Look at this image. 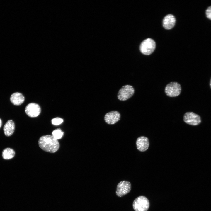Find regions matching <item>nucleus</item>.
Masks as SVG:
<instances>
[{
	"label": "nucleus",
	"instance_id": "nucleus-18",
	"mask_svg": "<svg viewBox=\"0 0 211 211\" xmlns=\"http://www.w3.org/2000/svg\"><path fill=\"white\" fill-rule=\"evenodd\" d=\"M2 124V122L1 120L0 119V128L1 127Z\"/></svg>",
	"mask_w": 211,
	"mask_h": 211
},
{
	"label": "nucleus",
	"instance_id": "nucleus-7",
	"mask_svg": "<svg viewBox=\"0 0 211 211\" xmlns=\"http://www.w3.org/2000/svg\"><path fill=\"white\" fill-rule=\"evenodd\" d=\"M183 120L186 123L193 126L198 125L201 121L200 117L198 115L191 112L185 113Z\"/></svg>",
	"mask_w": 211,
	"mask_h": 211
},
{
	"label": "nucleus",
	"instance_id": "nucleus-6",
	"mask_svg": "<svg viewBox=\"0 0 211 211\" xmlns=\"http://www.w3.org/2000/svg\"><path fill=\"white\" fill-rule=\"evenodd\" d=\"M131 184L127 181H122L117 185L116 194L119 197H122L129 193L131 190Z\"/></svg>",
	"mask_w": 211,
	"mask_h": 211
},
{
	"label": "nucleus",
	"instance_id": "nucleus-13",
	"mask_svg": "<svg viewBox=\"0 0 211 211\" xmlns=\"http://www.w3.org/2000/svg\"><path fill=\"white\" fill-rule=\"evenodd\" d=\"M15 127L13 121L11 120H8L4 126L3 130L5 135L7 136L11 135L14 132Z\"/></svg>",
	"mask_w": 211,
	"mask_h": 211
},
{
	"label": "nucleus",
	"instance_id": "nucleus-12",
	"mask_svg": "<svg viewBox=\"0 0 211 211\" xmlns=\"http://www.w3.org/2000/svg\"><path fill=\"white\" fill-rule=\"evenodd\" d=\"M10 100L12 104L15 105H20L24 102L25 98L21 93L17 92L13 93L10 97Z\"/></svg>",
	"mask_w": 211,
	"mask_h": 211
},
{
	"label": "nucleus",
	"instance_id": "nucleus-17",
	"mask_svg": "<svg viewBox=\"0 0 211 211\" xmlns=\"http://www.w3.org/2000/svg\"><path fill=\"white\" fill-rule=\"evenodd\" d=\"M206 14L207 17L211 20V6L209 7L206 10Z\"/></svg>",
	"mask_w": 211,
	"mask_h": 211
},
{
	"label": "nucleus",
	"instance_id": "nucleus-16",
	"mask_svg": "<svg viewBox=\"0 0 211 211\" xmlns=\"http://www.w3.org/2000/svg\"><path fill=\"white\" fill-rule=\"evenodd\" d=\"M52 123L54 125H58L62 123L63 121V119L59 117L55 118H53L52 120Z\"/></svg>",
	"mask_w": 211,
	"mask_h": 211
},
{
	"label": "nucleus",
	"instance_id": "nucleus-9",
	"mask_svg": "<svg viewBox=\"0 0 211 211\" xmlns=\"http://www.w3.org/2000/svg\"><path fill=\"white\" fill-rule=\"evenodd\" d=\"M120 113L116 111H112L106 113L105 115L104 119L108 124H114L117 122L120 119Z\"/></svg>",
	"mask_w": 211,
	"mask_h": 211
},
{
	"label": "nucleus",
	"instance_id": "nucleus-4",
	"mask_svg": "<svg viewBox=\"0 0 211 211\" xmlns=\"http://www.w3.org/2000/svg\"><path fill=\"white\" fill-rule=\"evenodd\" d=\"M135 90L133 87L129 85L122 86L118 93V99L121 101H125L130 98L134 94Z\"/></svg>",
	"mask_w": 211,
	"mask_h": 211
},
{
	"label": "nucleus",
	"instance_id": "nucleus-14",
	"mask_svg": "<svg viewBox=\"0 0 211 211\" xmlns=\"http://www.w3.org/2000/svg\"><path fill=\"white\" fill-rule=\"evenodd\" d=\"M15 155L14 150L11 148H7L5 149L3 151L2 156L5 159H10L13 158Z\"/></svg>",
	"mask_w": 211,
	"mask_h": 211
},
{
	"label": "nucleus",
	"instance_id": "nucleus-3",
	"mask_svg": "<svg viewBox=\"0 0 211 211\" xmlns=\"http://www.w3.org/2000/svg\"><path fill=\"white\" fill-rule=\"evenodd\" d=\"M181 90L180 84L176 82H172L168 84L165 88V92L167 96L175 97L179 96Z\"/></svg>",
	"mask_w": 211,
	"mask_h": 211
},
{
	"label": "nucleus",
	"instance_id": "nucleus-15",
	"mask_svg": "<svg viewBox=\"0 0 211 211\" xmlns=\"http://www.w3.org/2000/svg\"><path fill=\"white\" fill-rule=\"evenodd\" d=\"M52 136L56 139H61L64 135V132L60 129H57L54 130L52 133Z\"/></svg>",
	"mask_w": 211,
	"mask_h": 211
},
{
	"label": "nucleus",
	"instance_id": "nucleus-1",
	"mask_svg": "<svg viewBox=\"0 0 211 211\" xmlns=\"http://www.w3.org/2000/svg\"><path fill=\"white\" fill-rule=\"evenodd\" d=\"M40 147L44 151L53 153L57 151L59 147L58 141L52 135H47L41 136L38 141Z\"/></svg>",
	"mask_w": 211,
	"mask_h": 211
},
{
	"label": "nucleus",
	"instance_id": "nucleus-19",
	"mask_svg": "<svg viewBox=\"0 0 211 211\" xmlns=\"http://www.w3.org/2000/svg\"><path fill=\"white\" fill-rule=\"evenodd\" d=\"M210 88H211V79H210Z\"/></svg>",
	"mask_w": 211,
	"mask_h": 211
},
{
	"label": "nucleus",
	"instance_id": "nucleus-11",
	"mask_svg": "<svg viewBox=\"0 0 211 211\" xmlns=\"http://www.w3.org/2000/svg\"><path fill=\"white\" fill-rule=\"evenodd\" d=\"M176 19L173 15L169 14L166 16L163 21V25L166 29L169 30L175 25Z\"/></svg>",
	"mask_w": 211,
	"mask_h": 211
},
{
	"label": "nucleus",
	"instance_id": "nucleus-2",
	"mask_svg": "<svg viewBox=\"0 0 211 211\" xmlns=\"http://www.w3.org/2000/svg\"><path fill=\"white\" fill-rule=\"evenodd\" d=\"M132 206L135 211H147L149 207V203L146 197L140 196L135 199Z\"/></svg>",
	"mask_w": 211,
	"mask_h": 211
},
{
	"label": "nucleus",
	"instance_id": "nucleus-5",
	"mask_svg": "<svg viewBox=\"0 0 211 211\" xmlns=\"http://www.w3.org/2000/svg\"><path fill=\"white\" fill-rule=\"evenodd\" d=\"M156 47L155 41L152 39L147 38L144 40L141 44L140 50L143 54L149 55L154 51Z\"/></svg>",
	"mask_w": 211,
	"mask_h": 211
},
{
	"label": "nucleus",
	"instance_id": "nucleus-10",
	"mask_svg": "<svg viewBox=\"0 0 211 211\" xmlns=\"http://www.w3.org/2000/svg\"><path fill=\"white\" fill-rule=\"evenodd\" d=\"M149 142L148 138L144 136L138 137L136 141L137 149L141 152L146 151L148 148Z\"/></svg>",
	"mask_w": 211,
	"mask_h": 211
},
{
	"label": "nucleus",
	"instance_id": "nucleus-8",
	"mask_svg": "<svg viewBox=\"0 0 211 211\" xmlns=\"http://www.w3.org/2000/svg\"><path fill=\"white\" fill-rule=\"evenodd\" d=\"M25 111L27 115L31 117L38 116L41 112V108L40 106L34 103H31L28 104L26 107Z\"/></svg>",
	"mask_w": 211,
	"mask_h": 211
}]
</instances>
